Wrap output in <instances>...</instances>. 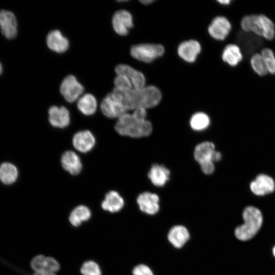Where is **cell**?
Masks as SVG:
<instances>
[{
	"instance_id": "cell-36",
	"label": "cell",
	"mask_w": 275,
	"mask_h": 275,
	"mask_svg": "<svg viewBox=\"0 0 275 275\" xmlns=\"http://www.w3.org/2000/svg\"><path fill=\"white\" fill-rule=\"evenodd\" d=\"M154 1L152 0H144V1H140V2L142 3L143 4L147 5H149L151 3H153Z\"/></svg>"
},
{
	"instance_id": "cell-9",
	"label": "cell",
	"mask_w": 275,
	"mask_h": 275,
	"mask_svg": "<svg viewBox=\"0 0 275 275\" xmlns=\"http://www.w3.org/2000/svg\"><path fill=\"white\" fill-rule=\"evenodd\" d=\"M100 108L102 114L109 118H119L127 112L112 93H108L103 98Z\"/></svg>"
},
{
	"instance_id": "cell-15",
	"label": "cell",
	"mask_w": 275,
	"mask_h": 275,
	"mask_svg": "<svg viewBox=\"0 0 275 275\" xmlns=\"http://www.w3.org/2000/svg\"><path fill=\"white\" fill-rule=\"evenodd\" d=\"M115 71L118 75L127 77L131 82L133 89H139L146 86L144 75L128 65H118L115 68Z\"/></svg>"
},
{
	"instance_id": "cell-6",
	"label": "cell",
	"mask_w": 275,
	"mask_h": 275,
	"mask_svg": "<svg viewBox=\"0 0 275 275\" xmlns=\"http://www.w3.org/2000/svg\"><path fill=\"white\" fill-rule=\"evenodd\" d=\"M164 48L161 44L141 43L133 45L130 49L131 56L137 60L150 63L161 57Z\"/></svg>"
},
{
	"instance_id": "cell-8",
	"label": "cell",
	"mask_w": 275,
	"mask_h": 275,
	"mask_svg": "<svg viewBox=\"0 0 275 275\" xmlns=\"http://www.w3.org/2000/svg\"><path fill=\"white\" fill-rule=\"evenodd\" d=\"M232 29L231 21L222 15L214 17L210 23L208 31L213 38L219 41L224 40L230 34Z\"/></svg>"
},
{
	"instance_id": "cell-31",
	"label": "cell",
	"mask_w": 275,
	"mask_h": 275,
	"mask_svg": "<svg viewBox=\"0 0 275 275\" xmlns=\"http://www.w3.org/2000/svg\"><path fill=\"white\" fill-rule=\"evenodd\" d=\"M80 271L83 275H101L99 265L93 261L85 262L81 267Z\"/></svg>"
},
{
	"instance_id": "cell-11",
	"label": "cell",
	"mask_w": 275,
	"mask_h": 275,
	"mask_svg": "<svg viewBox=\"0 0 275 275\" xmlns=\"http://www.w3.org/2000/svg\"><path fill=\"white\" fill-rule=\"evenodd\" d=\"M0 29L8 39H13L17 34V22L15 14L11 11L0 10Z\"/></svg>"
},
{
	"instance_id": "cell-34",
	"label": "cell",
	"mask_w": 275,
	"mask_h": 275,
	"mask_svg": "<svg viewBox=\"0 0 275 275\" xmlns=\"http://www.w3.org/2000/svg\"><path fill=\"white\" fill-rule=\"evenodd\" d=\"M33 275H57V274L55 273V272L40 271V272H35Z\"/></svg>"
},
{
	"instance_id": "cell-7",
	"label": "cell",
	"mask_w": 275,
	"mask_h": 275,
	"mask_svg": "<svg viewBox=\"0 0 275 275\" xmlns=\"http://www.w3.org/2000/svg\"><path fill=\"white\" fill-rule=\"evenodd\" d=\"M60 90L65 99L68 102L72 103L79 98L84 88L74 76L69 75L64 78Z\"/></svg>"
},
{
	"instance_id": "cell-18",
	"label": "cell",
	"mask_w": 275,
	"mask_h": 275,
	"mask_svg": "<svg viewBox=\"0 0 275 275\" xmlns=\"http://www.w3.org/2000/svg\"><path fill=\"white\" fill-rule=\"evenodd\" d=\"M222 59L231 67L237 66L243 60V54L240 47L236 43L227 44L222 53Z\"/></svg>"
},
{
	"instance_id": "cell-10",
	"label": "cell",
	"mask_w": 275,
	"mask_h": 275,
	"mask_svg": "<svg viewBox=\"0 0 275 275\" xmlns=\"http://www.w3.org/2000/svg\"><path fill=\"white\" fill-rule=\"evenodd\" d=\"M112 25L115 32L121 36L128 34L133 27V17L128 11L121 9L117 11L112 17Z\"/></svg>"
},
{
	"instance_id": "cell-27",
	"label": "cell",
	"mask_w": 275,
	"mask_h": 275,
	"mask_svg": "<svg viewBox=\"0 0 275 275\" xmlns=\"http://www.w3.org/2000/svg\"><path fill=\"white\" fill-rule=\"evenodd\" d=\"M91 216L89 208L84 205H79L75 207L69 215V221L74 226H79L82 222L88 220Z\"/></svg>"
},
{
	"instance_id": "cell-3",
	"label": "cell",
	"mask_w": 275,
	"mask_h": 275,
	"mask_svg": "<svg viewBox=\"0 0 275 275\" xmlns=\"http://www.w3.org/2000/svg\"><path fill=\"white\" fill-rule=\"evenodd\" d=\"M242 31L252 33L267 41L275 37V24L273 20L262 13H252L244 15L240 20Z\"/></svg>"
},
{
	"instance_id": "cell-17",
	"label": "cell",
	"mask_w": 275,
	"mask_h": 275,
	"mask_svg": "<svg viewBox=\"0 0 275 275\" xmlns=\"http://www.w3.org/2000/svg\"><path fill=\"white\" fill-rule=\"evenodd\" d=\"M96 143L95 138L89 130H82L76 133L72 139L74 148L81 153L91 151Z\"/></svg>"
},
{
	"instance_id": "cell-35",
	"label": "cell",
	"mask_w": 275,
	"mask_h": 275,
	"mask_svg": "<svg viewBox=\"0 0 275 275\" xmlns=\"http://www.w3.org/2000/svg\"><path fill=\"white\" fill-rule=\"evenodd\" d=\"M218 3H219L221 5H224V6H227L231 4V3L233 2V1L231 0H219L217 1Z\"/></svg>"
},
{
	"instance_id": "cell-29",
	"label": "cell",
	"mask_w": 275,
	"mask_h": 275,
	"mask_svg": "<svg viewBox=\"0 0 275 275\" xmlns=\"http://www.w3.org/2000/svg\"><path fill=\"white\" fill-rule=\"evenodd\" d=\"M189 124L194 130L203 131L207 129L210 125V119L206 114L203 112H197L191 117Z\"/></svg>"
},
{
	"instance_id": "cell-16",
	"label": "cell",
	"mask_w": 275,
	"mask_h": 275,
	"mask_svg": "<svg viewBox=\"0 0 275 275\" xmlns=\"http://www.w3.org/2000/svg\"><path fill=\"white\" fill-rule=\"evenodd\" d=\"M201 46L198 41L188 40L181 42L178 47V56L184 61L188 63L194 62L200 53Z\"/></svg>"
},
{
	"instance_id": "cell-33",
	"label": "cell",
	"mask_w": 275,
	"mask_h": 275,
	"mask_svg": "<svg viewBox=\"0 0 275 275\" xmlns=\"http://www.w3.org/2000/svg\"><path fill=\"white\" fill-rule=\"evenodd\" d=\"M132 274L133 275H154L150 268L143 264L135 266L133 269Z\"/></svg>"
},
{
	"instance_id": "cell-25",
	"label": "cell",
	"mask_w": 275,
	"mask_h": 275,
	"mask_svg": "<svg viewBox=\"0 0 275 275\" xmlns=\"http://www.w3.org/2000/svg\"><path fill=\"white\" fill-rule=\"evenodd\" d=\"M77 106L84 115L91 116L97 109V102L96 98L91 94L87 93L80 96L78 99Z\"/></svg>"
},
{
	"instance_id": "cell-4",
	"label": "cell",
	"mask_w": 275,
	"mask_h": 275,
	"mask_svg": "<svg viewBox=\"0 0 275 275\" xmlns=\"http://www.w3.org/2000/svg\"><path fill=\"white\" fill-rule=\"evenodd\" d=\"M244 223L234 230L236 238L240 241H247L253 238L261 229L263 221V215L258 208L246 206L242 212Z\"/></svg>"
},
{
	"instance_id": "cell-28",
	"label": "cell",
	"mask_w": 275,
	"mask_h": 275,
	"mask_svg": "<svg viewBox=\"0 0 275 275\" xmlns=\"http://www.w3.org/2000/svg\"><path fill=\"white\" fill-rule=\"evenodd\" d=\"M250 64L253 71L257 75L262 77L269 74L260 52H256L251 56Z\"/></svg>"
},
{
	"instance_id": "cell-13",
	"label": "cell",
	"mask_w": 275,
	"mask_h": 275,
	"mask_svg": "<svg viewBox=\"0 0 275 275\" xmlns=\"http://www.w3.org/2000/svg\"><path fill=\"white\" fill-rule=\"evenodd\" d=\"M48 113L49 122L54 127L64 128L70 123L69 111L64 106H51L48 109Z\"/></svg>"
},
{
	"instance_id": "cell-19",
	"label": "cell",
	"mask_w": 275,
	"mask_h": 275,
	"mask_svg": "<svg viewBox=\"0 0 275 275\" xmlns=\"http://www.w3.org/2000/svg\"><path fill=\"white\" fill-rule=\"evenodd\" d=\"M46 43L50 50L57 53L65 52L69 46L68 39L58 30H52L47 34Z\"/></svg>"
},
{
	"instance_id": "cell-37",
	"label": "cell",
	"mask_w": 275,
	"mask_h": 275,
	"mask_svg": "<svg viewBox=\"0 0 275 275\" xmlns=\"http://www.w3.org/2000/svg\"><path fill=\"white\" fill-rule=\"evenodd\" d=\"M272 254H273V255L274 257H275V245H274V246H273V248H272Z\"/></svg>"
},
{
	"instance_id": "cell-38",
	"label": "cell",
	"mask_w": 275,
	"mask_h": 275,
	"mask_svg": "<svg viewBox=\"0 0 275 275\" xmlns=\"http://www.w3.org/2000/svg\"><path fill=\"white\" fill-rule=\"evenodd\" d=\"M2 71H3V66L1 63L0 62V74H1V73H2Z\"/></svg>"
},
{
	"instance_id": "cell-30",
	"label": "cell",
	"mask_w": 275,
	"mask_h": 275,
	"mask_svg": "<svg viewBox=\"0 0 275 275\" xmlns=\"http://www.w3.org/2000/svg\"><path fill=\"white\" fill-rule=\"evenodd\" d=\"M260 52L264 60L268 73L275 75V53L273 50L268 47H265Z\"/></svg>"
},
{
	"instance_id": "cell-14",
	"label": "cell",
	"mask_w": 275,
	"mask_h": 275,
	"mask_svg": "<svg viewBox=\"0 0 275 275\" xmlns=\"http://www.w3.org/2000/svg\"><path fill=\"white\" fill-rule=\"evenodd\" d=\"M136 202L140 210L147 214L154 215L159 210V198L155 194L142 193L138 197Z\"/></svg>"
},
{
	"instance_id": "cell-21",
	"label": "cell",
	"mask_w": 275,
	"mask_h": 275,
	"mask_svg": "<svg viewBox=\"0 0 275 275\" xmlns=\"http://www.w3.org/2000/svg\"><path fill=\"white\" fill-rule=\"evenodd\" d=\"M63 168L70 174L76 175L81 171L82 166L79 156L74 151H65L61 159Z\"/></svg>"
},
{
	"instance_id": "cell-32",
	"label": "cell",
	"mask_w": 275,
	"mask_h": 275,
	"mask_svg": "<svg viewBox=\"0 0 275 275\" xmlns=\"http://www.w3.org/2000/svg\"><path fill=\"white\" fill-rule=\"evenodd\" d=\"M115 88L121 90H128L133 89L130 80L125 76L118 75L114 79Z\"/></svg>"
},
{
	"instance_id": "cell-22",
	"label": "cell",
	"mask_w": 275,
	"mask_h": 275,
	"mask_svg": "<svg viewBox=\"0 0 275 275\" xmlns=\"http://www.w3.org/2000/svg\"><path fill=\"white\" fill-rule=\"evenodd\" d=\"M169 241L176 248L183 247L190 238L187 229L182 225H175L169 230L168 235Z\"/></svg>"
},
{
	"instance_id": "cell-12",
	"label": "cell",
	"mask_w": 275,
	"mask_h": 275,
	"mask_svg": "<svg viewBox=\"0 0 275 275\" xmlns=\"http://www.w3.org/2000/svg\"><path fill=\"white\" fill-rule=\"evenodd\" d=\"M250 189L257 196H264L274 191L275 182L271 177L261 174L251 182Z\"/></svg>"
},
{
	"instance_id": "cell-2",
	"label": "cell",
	"mask_w": 275,
	"mask_h": 275,
	"mask_svg": "<svg viewBox=\"0 0 275 275\" xmlns=\"http://www.w3.org/2000/svg\"><path fill=\"white\" fill-rule=\"evenodd\" d=\"M147 109L140 107L132 114L125 113L118 118L115 126L121 135L140 138L149 135L152 131L151 123L146 119Z\"/></svg>"
},
{
	"instance_id": "cell-23",
	"label": "cell",
	"mask_w": 275,
	"mask_h": 275,
	"mask_svg": "<svg viewBox=\"0 0 275 275\" xmlns=\"http://www.w3.org/2000/svg\"><path fill=\"white\" fill-rule=\"evenodd\" d=\"M170 172L166 167L158 164H153L148 176L151 183L157 187L163 186L170 179Z\"/></svg>"
},
{
	"instance_id": "cell-20",
	"label": "cell",
	"mask_w": 275,
	"mask_h": 275,
	"mask_svg": "<svg viewBox=\"0 0 275 275\" xmlns=\"http://www.w3.org/2000/svg\"><path fill=\"white\" fill-rule=\"evenodd\" d=\"M31 267L35 272H56L60 269L58 262L51 257L38 255L35 257L31 261Z\"/></svg>"
},
{
	"instance_id": "cell-1",
	"label": "cell",
	"mask_w": 275,
	"mask_h": 275,
	"mask_svg": "<svg viewBox=\"0 0 275 275\" xmlns=\"http://www.w3.org/2000/svg\"><path fill=\"white\" fill-rule=\"evenodd\" d=\"M112 93L127 111L140 107L147 109L155 107L159 103L162 98L160 91L154 86L128 90L115 88Z\"/></svg>"
},
{
	"instance_id": "cell-24",
	"label": "cell",
	"mask_w": 275,
	"mask_h": 275,
	"mask_svg": "<svg viewBox=\"0 0 275 275\" xmlns=\"http://www.w3.org/2000/svg\"><path fill=\"white\" fill-rule=\"evenodd\" d=\"M124 205V201L121 196L116 191L111 190L105 196L101 203V207L104 210L116 212L121 210Z\"/></svg>"
},
{
	"instance_id": "cell-26",
	"label": "cell",
	"mask_w": 275,
	"mask_h": 275,
	"mask_svg": "<svg viewBox=\"0 0 275 275\" xmlns=\"http://www.w3.org/2000/svg\"><path fill=\"white\" fill-rule=\"evenodd\" d=\"M18 177V169L14 164L5 162L0 165V180L4 184H13L17 180Z\"/></svg>"
},
{
	"instance_id": "cell-5",
	"label": "cell",
	"mask_w": 275,
	"mask_h": 275,
	"mask_svg": "<svg viewBox=\"0 0 275 275\" xmlns=\"http://www.w3.org/2000/svg\"><path fill=\"white\" fill-rule=\"evenodd\" d=\"M194 155L202 171L206 175L214 172V162L219 161L222 157V154L215 150L214 144L210 142H204L197 145Z\"/></svg>"
}]
</instances>
